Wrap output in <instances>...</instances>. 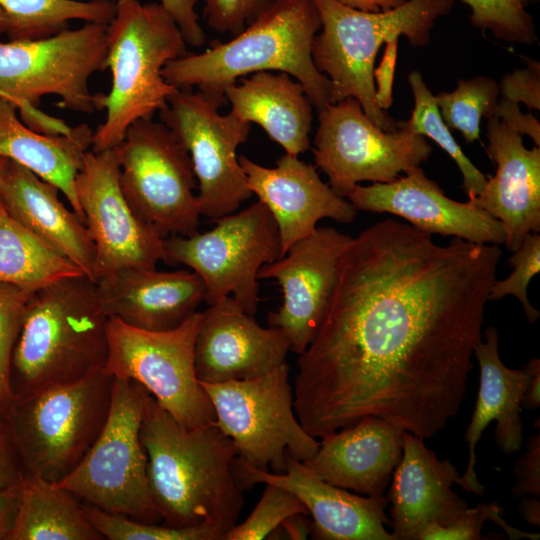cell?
I'll list each match as a JSON object with an SVG mask.
<instances>
[{
	"mask_svg": "<svg viewBox=\"0 0 540 540\" xmlns=\"http://www.w3.org/2000/svg\"><path fill=\"white\" fill-rule=\"evenodd\" d=\"M193 88L178 89L159 111L165 124L188 152L198 182L201 215L218 219L236 212L252 195L237 156L251 124Z\"/></svg>",
	"mask_w": 540,
	"mask_h": 540,
	"instance_id": "cell-15",
	"label": "cell"
},
{
	"mask_svg": "<svg viewBox=\"0 0 540 540\" xmlns=\"http://www.w3.org/2000/svg\"><path fill=\"white\" fill-rule=\"evenodd\" d=\"M388 493L395 540H419L430 524L446 526L468 504L452 490L460 475L449 459L439 460L424 440L403 433V453Z\"/></svg>",
	"mask_w": 540,
	"mask_h": 540,
	"instance_id": "cell-23",
	"label": "cell"
},
{
	"mask_svg": "<svg viewBox=\"0 0 540 540\" xmlns=\"http://www.w3.org/2000/svg\"><path fill=\"white\" fill-rule=\"evenodd\" d=\"M316 167L341 197L361 182H392L427 161L433 149L427 139L404 129L384 131L347 98L318 111L313 139Z\"/></svg>",
	"mask_w": 540,
	"mask_h": 540,
	"instance_id": "cell-14",
	"label": "cell"
},
{
	"mask_svg": "<svg viewBox=\"0 0 540 540\" xmlns=\"http://www.w3.org/2000/svg\"><path fill=\"white\" fill-rule=\"evenodd\" d=\"M148 396L137 382L113 377L110 411L101 433L76 468L57 484L103 511L159 523L140 435Z\"/></svg>",
	"mask_w": 540,
	"mask_h": 540,
	"instance_id": "cell-8",
	"label": "cell"
},
{
	"mask_svg": "<svg viewBox=\"0 0 540 540\" xmlns=\"http://www.w3.org/2000/svg\"><path fill=\"white\" fill-rule=\"evenodd\" d=\"M508 262L514 270L504 280L495 279L490 289L489 301L514 296L521 303L528 321L534 323L539 318L540 313L531 305L527 289L531 279L540 271L539 234L529 233L520 247L513 251Z\"/></svg>",
	"mask_w": 540,
	"mask_h": 540,
	"instance_id": "cell-38",
	"label": "cell"
},
{
	"mask_svg": "<svg viewBox=\"0 0 540 540\" xmlns=\"http://www.w3.org/2000/svg\"><path fill=\"white\" fill-rule=\"evenodd\" d=\"M265 485L259 502L248 518L228 529L223 540L265 539L287 518L296 514L309 515L304 504L293 493L274 484Z\"/></svg>",
	"mask_w": 540,
	"mask_h": 540,
	"instance_id": "cell-37",
	"label": "cell"
},
{
	"mask_svg": "<svg viewBox=\"0 0 540 540\" xmlns=\"http://www.w3.org/2000/svg\"><path fill=\"white\" fill-rule=\"evenodd\" d=\"M151 495L164 525L233 527L244 504L234 442L214 423L185 428L149 394L141 423Z\"/></svg>",
	"mask_w": 540,
	"mask_h": 540,
	"instance_id": "cell-2",
	"label": "cell"
},
{
	"mask_svg": "<svg viewBox=\"0 0 540 540\" xmlns=\"http://www.w3.org/2000/svg\"><path fill=\"white\" fill-rule=\"evenodd\" d=\"M113 377L104 369L11 398L2 411L23 473L57 483L101 433Z\"/></svg>",
	"mask_w": 540,
	"mask_h": 540,
	"instance_id": "cell-7",
	"label": "cell"
},
{
	"mask_svg": "<svg viewBox=\"0 0 540 540\" xmlns=\"http://www.w3.org/2000/svg\"><path fill=\"white\" fill-rule=\"evenodd\" d=\"M115 4V0H0L9 19L10 40L50 37L73 20L107 25L115 15Z\"/></svg>",
	"mask_w": 540,
	"mask_h": 540,
	"instance_id": "cell-32",
	"label": "cell"
},
{
	"mask_svg": "<svg viewBox=\"0 0 540 540\" xmlns=\"http://www.w3.org/2000/svg\"><path fill=\"white\" fill-rule=\"evenodd\" d=\"M514 473L517 481L512 488L515 497L533 496L540 498V433L533 434L526 452L517 461Z\"/></svg>",
	"mask_w": 540,
	"mask_h": 540,
	"instance_id": "cell-43",
	"label": "cell"
},
{
	"mask_svg": "<svg viewBox=\"0 0 540 540\" xmlns=\"http://www.w3.org/2000/svg\"><path fill=\"white\" fill-rule=\"evenodd\" d=\"M20 120L31 130L50 136H70L74 133L72 128L63 120L51 116L30 103H22L16 107Z\"/></svg>",
	"mask_w": 540,
	"mask_h": 540,
	"instance_id": "cell-47",
	"label": "cell"
},
{
	"mask_svg": "<svg viewBox=\"0 0 540 540\" xmlns=\"http://www.w3.org/2000/svg\"><path fill=\"white\" fill-rule=\"evenodd\" d=\"M498 348V330L489 326L484 331V339L474 349L480 369L479 390L464 435L468 443L469 459L459 482L462 489L479 496L484 493L485 486L478 481L475 471L476 445L485 428L496 421L494 439L498 448L507 454L520 449L524 438L521 403L534 371L540 368L539 358H532L523 369H511L501 361Z\"/></svg>",
	"mask_w": 540,
	"mask_h": 540,
	"instance_id": "cell-24",
	"label": "cell"
},
{
	"mask_svg": "<svg viewBox=\"0 0 540 540\" xmlns=\"http://www.w3.org/2000/svg\"><path fill=\"white\" fill-rule=\"evenodd\" d=\"M286 361L265 375L223 383L201 382L215 411V424L234 442L238 458L282 473L286 452L304 462L319 442L300 424Z\"/></svg>",
	"mask_w": 540,
	"mask_h": 540,
	"instance_id": "cell-11",
	"label": "cell"
},
{
	"mask_svg": "<svg viewBox=\"0 0 540 540\" xmlns=\"http://www.w3.org/2000/svg\"><path fill=\"white\" fill-rule=\"evenodd\" d=\"M321 19L311 46L315 67L331 83L332 103L354 98L384 131L398 122L375 101L373 71L381 46L404 36L413 47L426 46L436 21L448 15L455 0H405L389 10L366 12L337 0H313Z\"/></svg>",
	"mask_w": 540,
	"mask_h": 540,
	"instance_id": "cell-6",
	"label": "cell"
},
{
	"mask_svg": "<svg viewBox=\"0 0 540 540\" xmlns=\"http://www.w3.org/2000/svg\"><path fill=\"white\" fill-rule=\"evenodd\" d=\"M399 39H392L386 43L385 52L379 65L374 68L373 81L375 88V101L378 107L386 111L392 105L393 83L397 60Z\"/></svg>",
	"mask_w": 540,
	"mask_h": 540,
	"instance_id": "cell-45",
	"label": "cell"
},
{
	"mask_svg": "<svg viewBox=\"0 0 540 540\" xmlns=\"http://www.w3.org/2000/svg\"><path fill=\"white\" fill-rule=\"evenodd\" d=\"M340 3L361 11L378 12L389 10L402 4L405 0H337Z\"/></svg>",
	"mask_w": 540,
	"mask_h": 540,
	"instance_id": "cell-51",
	"label": "cell"
},
{
	"mask_svg": "<svg viewBox=\"0 0 540 540\" xmlns=\"http://www.w3.org/2000/svg\"><path fill=\"white\" fill-rule=\"evenodd\" d=\"M8 161L9 159L3 157V156H0V182L2 180V177L4 175V172L6 170V167H7V164H8Z\"/></svg>",
	"mask_w": 540,
	"mask_h": 540,
	"instance_id": "cell-55",
	"label": "cell"
},
{
	"mask_svg": "<svg viewBox=\"0 0 540 540\" xmlns=\"http://www.w3.org/2000/svg\"><path fill=\"white\" fill-rule=\"evenodd\" d=\"M403 433L380 418L364 417L323 436L315 455L303 463L331 485L384 496L402 457Z\"/></svg>",
	"mask_w": 540,
	"mask_h": 540,
	"instance_id": "cell-26",
	"label": "cell"
},
{
	"mask_svg": "<svg viewBox=\"0 0 540 540\" xmlns=\"http://www.w3.org/2000/svg\"><path fill=\"white\" fill-rule=\"evenodd\" d=\"M238 81L225 90L230 113L261 126L288 154L309 150L313 105L297 80L284 72L261 71Z\"/></svg>",
	"mask_w": 540,
	"mask_h": 540,
	"instance_id": "cell-28",
	"label": "cell"
},
{
	"mask_svg": "<svg viewBox=\"0 0 540 540\" xmlns=\"http://www.w3.org/2000/svg\"><path fill=\"white\" fill-rule=\"evenodd\" d=\"M279 258L277 224L259 200L216 219L209 231L164 238L163 261L186 265L195 272L204 283L208 305L232 296L249 315L256 313L259 303L260 268Z\"/></svg>",
	"mask_w": 540,
	"mask_h": 540,
	"instance_id": "cell-9",
	"label": "cell"
},
{
	"mask_svg": "<svg viewBox=\"0 0 540 540\" xmlns=\"http://www.w3.org/2000/svg\"><path fill=\"white\" fill-rule=\"evenodd\" d=\"M351 240L333 227H317L283 257L260 268L258 279H274L282 289V305L269 313L267 322L287 335L291 351L303 353L319 329Z\"/></svg>",
	"mask_w": 540,
	"mask_h": 540,
	"instance_id": "cell-17",
	"label": "cell"
},
{
	"mask_svg": "<svg viewBox=\"0 0 540 540\" xmlns=\"http://www.w3.org/2000/svg\"><path fill=\"white\" fill-rule=\"evenodd\" d=\"M104 313L147 331L174 329L197 312L205 286L192 270L129 268L96 282Z\"/></svg>",
	"mask_w": 540,
	"mask_h": 540,
	"instance_id": "cell-25",
	"label": "cell"
},
{
	"mask_svg": "<svg viewBox=\"0 0 540 540\" xmlns=\"http://www.w3.org/2000/svg\"><path fill=\"white\" fill-rule=\"evenodd\" d=\"M201 314L194 349L199 381L255 379L285 361L291 346L287 335L280 328L260 326L232 296Z\"/></svg>",
	"mask_w": 540,
	"mask_h": 540,
	"instance_id": "cell-19",
	"label": "cell"
},
{
	"mask_svg": "<svg viewBox=\"0 0 540 540\" xmlns=\"http://www.w3.org/2000/svg\"><path fill=\"white\" fill-rule=\"evenodd\" d=\"M361 211L399 216L414 228L479 244H504L500 222L472 200L447 197L420 166L392 182L356 185L346 196Z\"/></svg>",
	"mask_w": 540,
	"mask_h": 540,
	"instance_id": "cell-18",
	"label": "cell"
},
{
	"mask_svg": "<svg viewBox=\"0 0 540 540\" xmlns=\"http://www.w3.org/2000/svg\"><path fill=\"white\" fill-rule=\"evenodd\" d=\"M121 190L136 215L166 238L197 232V180L186 149L161 121L141 119L114 148Z\"/></svg>",
	"mask_w": 540,
	"mask_h": 540,
	"instance_id": "cell-13",
	"label": "cell"
},
{
	"mask_svg": "<svg viewBox=\"0 0 540 540\" xmlns=\"http://www.w3.org/2000/svg\"><path fill=\"white\" fill-rule=\"evenodd\" d=\"M59 192L55 185L12 160L0 182V201L6 211L95 282L91 236L79 216L59 199Z\"/></svg>",
	"mask_w": 540,
	"mask_h": 540,
	"instance_id": "cell-27",
	"label": "cell"
},
{
	"mask_svg": "<svg viewBox=\"0 0 540 540\" xmlns=\"http://www.w3.org/2000/svg\"><path fill=\"white\" fill-rule=\"evenodd\" d=\"M407 79L414 97V107L408 120L398 122V128L428 137L437 143L457 164L463 178L462 188L468 198H476L488 177L469 160L451 134L438 110L435 95L428 88L422 74L413 70Z\"/></svg>",
	"mask_w": 540,
	"mask_h": 540,
	"instance_id": "cell-33",
	"label": "cell"
},
{
	"mask_svg": "<svg viewBox=\"0 0 540 540\" xmlns=\"http://www.w3.org/2000/svg\"><path fill=\"white\" fill-rule=\"evenodd\" d=\"M526 66L502 76L500 97L514 103H523L529 109L540 110V62L525 58Z\"/></svg>",
	"mask_w": 540,
	"mask_h": 540,
	"instance_id": "cell-42",
	"label": "cell"
},
{
	"mask_svg": "<svg viewBox=\"0 0 540 540\" xmlns=\"http://www.w3.org/2000/svg\"><path fill=\"white\" fill-rule=\"evenodd\" d=\"M92 134L86 124L75 127L70 136L39 134L20 120L14 104L0 98V156L55 185L83 222L75 180L91 148Z\"/></svg>",
	"mask_w": 540,
	"mask_h": 540,
	"instance_id": "cell-29",
	"label": "cell"
},
{
	"mask_svg": "<svg viewBox=\"0 0 540 540\" xmlns=\"http://www.w3.org/2000/svg\"><path fill=\"white\" fill-rule=\"evenodd\" d=\"M22 473L4 414L0 409V489L17 486Z\"/></svg>",
	"mask_w": 540,
	"mask_h": 540,
	"instance_id": "cell-48",
	"label": "cell"
},
{
	"mask_svg": "<svg viewBox=\"0 0 540 540\" xmlns=\"http://www.w3.org/2000/svg\"><path fill=\"white\" fill-rule=\"evenodd\" d=\"M499 96V84L493 78L476 76L460 79L453 91L438 93L435 100L447 127L473 143L480 140L481 120L493 115Z\"/></svg>",
	"mask_w": 540,
	"mask_h": 540,
	"instance_id": "cell-34",
	"label": "cell"
},
{
	"mask_svg": "<svg viewBox=\"0 0 540 540\" xmlns=\"http://www.w3.org/2000/svg\"><path fill=\"white\" fill-rule=\"evenodd\" d=\"M9 19L5 12L0 8V35L7 33L9 29Z\"/></svg>",
	"mask_w": 540,
	"mask_h": 540,
	"instance_id": "cell-54",
	"label": "cell"
},
{
	"mask_svg": "<svg viewBox=\"0 0 540 540\" xmlns=\"http://www.w3.org/2000/svg\"><path fill=\"white\" fill-rule=\"evenodd\" d=\"M470 9L471 24L510 44L537 42L536 26L527 8L539 0H460Z\"/></svg>",
	"mask_w": 540,
	"mask_h": 540,
	"instance_id": "cell-35",
	"label": "cell"
},
{
	"mask_svg": "<svg viewBox=\"0 0 540 540\" xmlns=\"http://www.w3.org/2000/svg\"><path fill=\"white\" fill-rule=\"evenodd\" d=\"M521 134L528 135L540 147V123L531 113H523L517 103L500 97L493 115Z\"/></svg>",
	"mask_w": 540,
	"mask_h": 540,
	"instance_id": "cell-46",
	"label": "cell"
},
{
	"mask_svg": "<svg viewBox=\"0 0 540 540\" xmlns=\"http://www.w3.org/2000/svg\"><path fill=\"white\" fill-rule=\"evenodd\" d=\"M320 28L313 0H272L229 41L168 62L162 76L177 89L196 87L222 107L227 103L225 90L240 78L261 71L284 72L303 86L319 111L332 103L331 83L311 55Z\"/></svg>",
	"mask_w": 540,
	"mask_h": 540,
	"instance_id": "cell-3",
	"label": "cell"
},
{
	"mask_svg": "<svg viewBox=\"0 0 540 540\" xmlns=\"http://www.w3.org/2000/svg\"><path fill=\"white\" fill-rule=\"evenodd\" d=\"M311 524L307 515L296 514L287 518L279 527H283L290 539H306L311 534Z\"/></svg>",
	"mask_w": 540,
	"mask_h": 540,
	"instance_id": "cell-50",
	"label": "cell"
},
{
	"mask_svg": "<svg viewBox=\"0 0 540 540\" xmlns=\"http://www.w3.org/2000/svg\"><path fill=\"white\" fill-rule=\"evenodd\" d=\"M198 0H160L162 7L173 18L185 42L200 47L206 41L205 33L199 23L195 5Z\"/></svg>",
	"mask_w": 540,
	"mask_h": 540,
	"instance_id": "cell-44",
	"label": "cell"
},
{
	"mask_svg": "<svg viewBox=\"0 0 540 540\" xmlns=\"http://www.w3.org/2000/svg\"><path fill=\"white\" fill-rule=\"evenodd\" d=\"M208 25L232 36L241 32L272 0H200Z\"/></svg>",
	"mask_w": 540,
	"mask_h": 540,
	"instance_id": "cell-41",
	"label": "cell"
},
{
	"mask_svg": "<svg viewBox=\"0 0 540 540\" xmlns=\"http://www.w3.org/2000/svg\"><path fill=\"white\" fill-rule=\"evenodd\" d=\"M115 15L107 24L106 68L112 76L108 94H100L105 120L92 134L91 150L116 148L127 129L152 119L178 89L165 81V65L188 53L177 24L160 3L115 0Z\"/></svg>",
	"mask_w": 540,
	"mask_h": 540,
	"instance_id": "cell-5",
	"label": "cell"
},
{
	"mask_svg": "<svg viewBox=\"0 0 540 540\" xmlns=\"http://www.w3.org/2000/svg\"><path fill=\"white\" fill-rule=\"evenodd\" d=\"M502 250L445 245L385 219L352 237L313 340L298 357L293 403L322 438L364 417L423 440L444 430L467 392Z\"/></svg>",
	"mask_w": 540,
	"mask_h": 540,
	"instance_id": "cell-1",
	"label": "cell"
},
{
	"mask_svg": "<svg viewBox=\"0 0 540 540\" xmlns=\"http://www.w3.org/2000/svg\"><path fill=\"white\" fill-rule=\"evenodd\" d=\"M201 315L197 311L180 326L166 331L134 328L116 318L108 321L104 371L143 386L185 428L209 425L216 418L195 370V339Z\"/></svg>",
	"mask_w": 540,
	"mask_h": 540,
	"instance_id": "cell-10",
	"label": "cell"
},
{
	"mask_svg": "<svg viewBox=\"0 0 540 540\" xmlns=\"http://www.w3.org/2000/svg\"><path fill=\"white\" fill-rule=\"evenodd\" d=\"M486 137L497 169L472 201L500 222L504 245L513 252L540 231V148H526L523 136L496 117L487 119Z\"/></svg>",
	"mask_w": 540,
	"mask_h": 540,
	"instance_id": "cell-22",
	"label": "cell"
},
{
	"mask_svg": "<svg viewBox=\"0 0 540 540\" xmlns=\"http://www.w3.org/2000/svg\"><path fill=\"white\" fill-rule=\"evenodd\" d=\"M247 185L272 214L280 235L281 257L295 242L312 234L319 220L352 223L357 209L323 182L316 167L288 153L273 168L239 156Z\"/></svg>",
	"mask_w": 540,
	"mask_h": 540,
	"instance_id": "cell-21",
	"label": "cell"
},
{
	"mask_svg": "<svg viewBox=\"0 0 540 540\" xmlns=\"http://www.w3.org/2000/svg\"><path fill=\"white\" fill-rule=\"evenodd\" d=\"M75 188L95 247V282L129 268H155L164 259V238L132 210L119 183L114 149L88 150Z\"/></svg>",
	"mask_w": 540,
	"mask_h": 540,
	"instance_id": "cell-16",
	"label": "cell"
},
{
	"mask_svg": "<svg viewBox=\"0 0 540 540\" xmlns=\"http://www.w3.org/2000/svg\"><path fill=\"white\" fill-rule=\"evenodd\" d=\"M521 405L529 410L537 409L540 406V368L534 371Z\"/></svg>",
	"mask_w": 540,
	"mask_h": 540,
	"instance_id": "cell-53",
	"label": "cell"
},
{
	"mask_svg": "<svg viewBox=\"0 0 540 540\" xmlns=\"http://www.w3.org/2000/svg\"><path fill=\"white\" fill-rule=\"evenodd\" d=\"M519 511L522 518L531 525L540 526V501L533 496L523 497Z\"/></svg>",
	"mask_w": 540,
	"mask_h": 540,
	"instance_id": "cell-52",
	"label": "cell"
},
{
	"mask_svg": "<svg viewBox=\"0 0 540 540\" xmlns=\"http://www.w3.org/2000/svg\"><path fill=\"white\" fill-rule=\"evenodd\" d=\"M79 275L85 274L16 221L0 201V283L37 291Z\"/></svg>",
	"mask_w": 540,
	"mask_h": 540,
	"instance_id": "cell-31",
	"label": "cell"
},
{
	"mask_svg": "<svg viewBox=\"0 0 540 540\" xmlns=\"http://www.w3.org/2000/svg\"><path fill=\"white\" fill-rule=\"evenodd\" d=\"M18 485L0 489V540H8L15 522L19 499Z\"/></svg>",
	"mask_w": 540,
	"mask_h": 540,
	"instance_id": "cell-49",
	"label": "cell"
},
{
	"mask_svg": "<svg viewBox=\"0 0 540 540\" xmlns=\"http://www.w3.org/2000/svg\"><path fill=\"white\" fill-rule=\"evenodd\" d=\"M502 508L498 503L480 504L467 508L459 517L446 526L428 525L420 534L419 540H478L482 539V530L486 520H492L505 529L511 539H536L537 534L519 531L510 527L501 518Z\"/></svg>",
	"mask_w": 540,
	"mask_h": 540,
	"instance_id": "cell-40",
	"label": "cell"
},
{
	"mask_svg": "<svg viewBox=\"0 0 540 540\" xmlns=\"http://www.w3.org/2000/svg\"><path fill=\"white\" fill-rule=\"evenodd\" d=\"M36 291L0 283V409L11 400L10 361L27 304Z\"/></svg>",
	"mask_w": 540,
	"mask_h": 540,
	"instance_id": "cell-39",
	"label": "cell"
},
{
	"mask_svg": "<svg viewBox=\"0 0 540 540\" xmlns=\"http://www.w3.org/2000/svg\"><path fill=\"white\" fill-rule=\"evenodd\" d=\"M108 321L96 283L86 275L37 290L27 304L11 355V396L103 370L108 356Z\"/></svg>",
	"mask_w": 540,
	"mask_h": 540,
	"instance_id": "cell-4",
	"label": "cell"
},
{
	"mask_svg": "<svg viewBox=\"0 0 540 540\" xmlns=\"http://www.w3.org/2000/svg\"><path fill=\"white\" fill-rule=\"evenodd\" d=\"M15 522L8 540H102L84 504L57 483L22 473Z\"/></svg>",
	"mask_w": 540,
	"mask_h": 540,
	"instance_id": "cell-30",
	"label": "cell"
},
{
	"mask_svg": "<svg viewBox=\"0 0 540 540\" xmlns=\"http://www.w3.org/2000/svg\"><path fill=\"white\" fill-rule=\"evenodd\" d=\"M107 25L85 23L35 40L0 41V98L16 107L38 106L54 95L56 105L91 114L100 110V94L89 88L91 76L106 69Z\"/></svg>",
	"mask_w": 540,
	"mask_h": 540,
	"instance_id": "cell-12",
	"label": "cell"
},
{
	"mask_svg": "<svg viewBox=\"0 0 540 540\" xmlns=\"http://www.w3.org/2000/svg\"><path fill=\"white\" fill-rule=\"evenodd\" d=\"M233 469L241 485L274 484L298 497L312 516L311 534L315 539L395 540L386 529L390 524L385 513L387 497L359 496L331 485L289 452L282 473L257 469L238 457Z\"/></svg>",
	"mask_w": 540,
	"mask_h": 540,
	"instance_id": "cell-20",
	"label": "cell"
},
{
	"mask_svg": "<svg viewBox=\"0 0 540 540\" xmlns=\"http://www.w3.org/2000/svg\"><path fill=\"white\" fill-rule=\"evenodd\" d=\"M96 531L109 540H223L224 532L213 526L171 527L146 523L84 504Z\"/></svg>",
	"mask_w": 540,
	"mask_h": 540,
	"instance_id": "cell-36",
	"label": "cell"
}]
</instances>
